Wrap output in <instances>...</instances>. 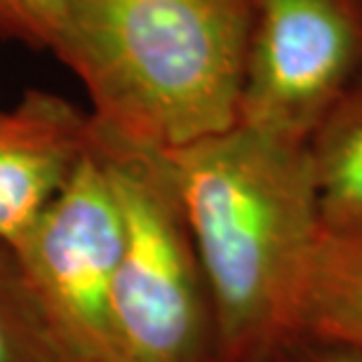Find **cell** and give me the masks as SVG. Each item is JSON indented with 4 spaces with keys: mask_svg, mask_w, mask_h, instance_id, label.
<instances>
[{
    "mask_svg": "<svg viewBox=\"0 0 362 362\" xmlns=\"http://www.w3.org/2000/svg\"><path fill=\"white\" fill-rule=\"evenodd\" d=\"M17 26V38L47 47L62 0H3Z\"/></svg>",
    "mask_w": 362,
    "mask_h": 362,
    "instance_id": "10",
    "label": "cell"
},
{
    "mask_svg": "<svg viewBox=\"0 0 362 362\" xmlns=\"http://www.w3.org/2000/svg\"><path fill=\"white\" fill-rule=\"evenodd\" d=\"M10 250L71 362H122L111 310L122 209L97 141Z\"/></svg>",
    "mask_w": 362,
    "mask_h": 362,
    "instance_id": "4",
    "label": "cell"
},
{
    "mask_svg": "<svg viewBox=\"0 0 362 362\" xmlns=\"http://www.w3.org/2000/svg\"><path fill=\"white\" fill-rule=\"evenodd\" d=\"M0 362H71L28 292L12 250L0 243Z\"/></svg>",
    "mask_w": 362,
    "mask_h": 362,
    "instance_id": "9",
    "label": "cell"
},
{
    "mask_svg": "<svg viewBox=\"0 0 362 362\" xmlns=\"http://www.w3.org/2000/svg\"><path fill=\"white\" fill-rule=\"evenodd\" d=\"M322 219L362 216V78L308 139Z\"/></svg>",
    "mask_w": 362,
    "mask_h": 362,
    "instance_id": "8",
    "label": "cell"
},
{
    "mask_svg": "<svg viewBox=\"0 0 362 362\" xmlns=\"http://www.w3.org/2000/svg\"><path fill=\"white\" fill-rule=\"evenodd\" d=\"M94 141L122 209L111 292L122 362H214L207 280L165 153L120 141L97 125Z\"/></svg>",
    "mask_w": 362,
    "mask_h": 362,
    "instance_id": "3",
    "label": "cell"
},
{
    "mask_svg": "<svg viewBox=\"0 0 362 362\" xmlns=\"http://www.w3.org/2000/svg\"><path fill=\"white\" fill-rule=\"evenodd\" d=\"M280 362H362V353L346 349V346L301 339L289 346Z\"/></svg>",
    "mask_w": 362,
    "mask_h": 362,
    "instance_id": "11",
    "label": "cell"
},
{
    "mask_svg": "<svg viewBox=\"0 0 362 362\" xmlns=\"http://www.w3.org/2000/svg\"><path fill=\"white\" fill-rule=\"evenodd\" d=\"M255 0H62L49 35L101 132L177 151L238 122Z\"/></svg>",
    "mask_w": 362,
    "mask_h": 362,
    "instance_id": "2",
    "label": "cell"
},
{
    "mask_svg": "<svg viewBox=\"0 0 362 362\" xmlns=\"http://www.w3.org/2000/svg\"><path fill=\"white\" fill-rule=\"evenodd\" d=\"M362 78V0H255L238 122L310 139Z\"/></svg>",
    "mask_w": 362,
    "mask_h": 362,
    "instance_id": "5",
    "label": "cell"
},
{
    "mask_svg": "<svg viewBox=\"0 0 362 362\" xmlns=\"http://www.w3.org/2000/svg\"><path fill=\"white\" fill-rule=\"evenodd\" d=\"M163 153L207 280L214 362H280L322 228L308 144L235 122Z\"/></svg>",
    "mask_w": 362,
    "mask_h": 362,
    "instance_id": "1",
    "label": "cell"
},
{
    "mask_svg": "<svg viewBox=\"0 0 362 362\" xmlns=\"http://www.w3.org/2000/svg\"><path fill=\"white\" fill-rule=\"evenodd\" d=\"M94 141L88 113L47 92L0 108V243L14 247Z\"/></svg>",
    "mask_w": 362,
    "mask_h": 362,
    "instance_id": "6",
    "label": "cell"
},
{
    "mask_svg": "<svg viewBox=\"0 0 362 362\" xmlns=\"http://www.w3.org/2000/svg\"><path fill=\"white\" fill-rule=\"evenodd\" d=\"M0 31L17 35V26H14V21L10 17V12H7V7L3 5V0H0Z\"/></svg>",
    "mask_w": 362,
    "mask_h": 362,
    "instance_id": "12",
    "label": "cell"
},
{
    "mask_svg": "<svg viewBox=\"0 0 362 362\" xmlns=\"http://www.w3.org/2000/svg\"><path fill=\"white\" fill-rule=\"evenodd\" d=\"M362 353V216L322 219L299 315V341Z\"/></svg>",
    "mask_w": 362,
    "mask_h": 362,
    "instance_id": "7",
    "label": "cell"
}]
</instances>
